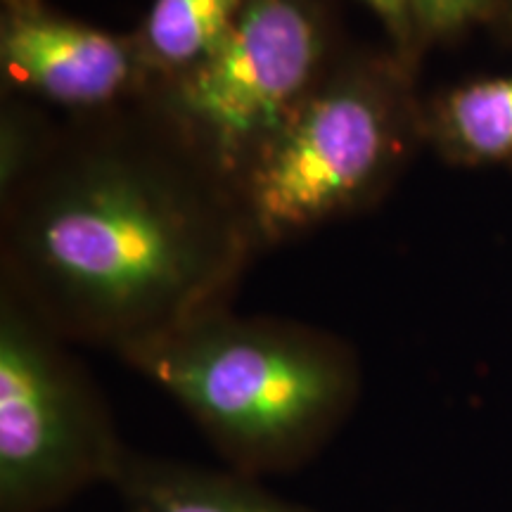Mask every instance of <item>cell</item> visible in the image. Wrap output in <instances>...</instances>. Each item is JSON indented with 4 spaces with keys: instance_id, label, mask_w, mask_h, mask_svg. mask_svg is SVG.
Masks as SVG:
<instances>
[{
    "instance_id": "obj_9",
    "label": "cell",
    "mask_w": 512,
    "mask_h": 512,
    "mask_svg": "<svg viewBox=\"0 0 512 512\" xmlns=\"http://www.w3.org/2000/svg\"><path fill=\"white\" fill-rule=\"evenodd\" d=\"M245 0H152L136 36L155 81L195 67L219 48Z\"/></svg>"
},
{
    "instance_id": "obj_11",
    "label": "cell",
    "mask_w": 512,
    "mask_h": 512,
    "mask_svg": "<svg viewBox=\"0 0 512 512\" xmlns=\"http://www.w3.org/2000/svg\"><path fill=\"white\" fill-rule=\"evenodd\" d=\"M361 3L380 19L387 36L392 38V48L396 53L418 60L420 50L418 43H415V31L406 0H361Z\"/></svg>"
},
{
    "instance_id": "obj_12",
    "label": "cell",
    "mask_w": 512,
    "mask_h": 512,
    "mask_svg": "<svg viewBox=\"0 0 512 512\" xmlns=\"http://www.w3.org/2000/svg\"><path fill=\"white\" fill-rule=\"evenodd\" d=\"M494 27L505 31V34L512 38V0H501V3H498Z\"/></svg>"
},
{
    "instance_id": "obj_7",
    "label": "cell",
    "mask_w": 512,
    "mask_h": 512,
    "mask_svg": "<svg viewBox=\"0 0 512 512\" xmlns=\"http://www.w3.org/2000/svg\"><path fill=\"white\" fill-rule=\"evenodd\" d=\"M119 512H316L230 467L128 451L112 484Z\"/></svg>"
},
{
    "instance_id": "obj_2",
    "label": "cell",
    "mask_w": 512,
    "mask_h": 512,
    "mask_svg": "<svg viewBox=\"0 0 512 512\" xmlns=\"http://www.w3.org/2000/svg\"><path fill=\"white\" fill-rule=\"evenodd\" d=\"M195 422L230 470L266 479L311 465L347 427L361 356L337 332L221 306L119 356Z\"/></svg>"
},
{
    "instance_id": "obj_6",
    "label": "cell",
    "mask_w": 512,
    "mask_h": 512,
    "mask_svg": "<svg viewBox=\"0 0 512 512\" xmlns=\"http://www.w3.org/2000/svg\"><path fill=\"white\" fill-rule=\"evenodd\" d=\"M0 69L12 91L74 114H93L147 95L155 83L136 36L76 22L41 0H3Z\"/></svg>"
},
{
    "instance_id": "obj_3",
    "label": "cell",
    "mask_w": 512,
    "mask_h": 512,
    "mask_svg": "<svg viewBox=\"0 0 512 512\" xmlns=\"http://www.w3.org/2000/svg\"><path fill=\"white\" fill-rule=\"evenodd\" d=\"M413 69L415 60L394 48L335 57L316 91L235 181L256 252L384 200L425 145Z\"/></svg>"
},
{
    "instance_id": "obj_1",
    "label": "cell",
    "mask_w": 512,
    "mask_h": 512,
    "mask_svg": "<svg viewBox=\"0 0 512 512\" xmlns=\"http://www.w3.org/2000/svg\"><path fill=\"white\" fill-rule=\"evenodd\" d=\"M0 200V290L117 356L230 306L256 254L233 183L147 95L53 128Z\"/></svg>"
},
{
    "instance_id": "obj_8",
    "label": "cell",
    "mask_w": 512,
    "mask_h": 512,
    "mask_svg": "<svg viewBox=\"0 0 512 512\" xmlns=\"http://www.w3.org/2000/svg\"><path fill=\"white\" fill-rule=\"evenodd\" d=\"M425 145L453 166L512 162V72L463 83L425 105Z\"/></svg>"
},
{
    "instance_id": "obj_5",
    "label": "cell",
    "mask_w": 512,
    "mask_h": 512,
    "mask_svg": "<svg viewBox=\"0 0 512 512\" xmlns=\"http://www.w3.org/2000/svg\"><path fill=\"white\" fill-rule=\"evenodd\" d=\"M335 57L320 0H245L219 48L147 98L235 188Z\"/></svg>"
},
{
    "instance_id": "obj_4",
    "label": "cell",
    "mask_w": 512,
    "mask_h": 512,
    "mask_svg": "<svg viewBox=\"0 0 512 512\" xmlns=\"http://www.w3.org/2000/svg\"><path fill=\"white\" fill-rule=\"evenodd\" d=\"M69 347L0 290V512H55L112 489L131 451Z\"/></svg>"
},
{
    "instance_id": "obj_10",
    "label": "cell",
    "mask_w": 512,
    "mask_h": 512,
    "mask_svg": "<svg viewBox=\"0 0 512 512\" xmlns=\"http://www.w3.org/2000/svg\"><path fill=\"white\" fill-rule=\"evenodd\" d=\"M415 31V43L422 53L432 43H446L470 29L494 27L501 0H406Z\"/></svg>"
}]
</instances>
